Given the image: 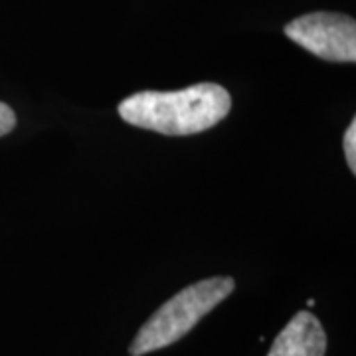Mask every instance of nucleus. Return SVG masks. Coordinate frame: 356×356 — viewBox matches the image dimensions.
<instances>
[{
	"mask_svg": "<svg viewBox=\"0 0 356 356\" xmlns=\"http://www.w3.org/2000/svg\"><path fill=\"white\" fill-rule=\"evenodd\" d=\"M236 289L232 277H210L170 297L143 325L129 346V355L143 356L180 341Z\"/></svg>",
	"mask_w": 356,
	"mask_h": 356,
	"instance_id": "obj_2",
	"label": "nucleus"
},
{
	"mask_svg": "<svg viewBox=\"0 0 356 356\" xmlns=\"http://www.w3.org/2000/svg\"><path fill=\"white\" fill-rule=\"evenodd\" d=\"M327 334L318 318L299 311L273 341L267 356H325Z\"/></svg>",
	"mask_w": 356,
	"mask_h": 356,
	"instance_id": "obj_4",
	"label": "nucleus"
},
{
	"mask_svg": "<svg viewBox=\"0 0 356 356\" xmlns=\"http://www.w3.org/2000/svg\"><path fill=\"white\" fill-rule=\"evenodd\" d=\"M285 36L327 62H356V22L350 16L313 13L285 26Z\"/></svg>",
	"mask_w": 356,
	"mask_h": 356,
	"instance_id": "obj_3",
	"label": "nucleus"
},
{
	"mask_svg": "<svg viewBox=\"0 0 356 356\" xmlns=\"http://www.w3.org/2000/svg\"><path fill=\"white\" fill-rule=\"evenodd\" d=\"M14 127H16V115L6 103L0 102V137L8 135Z\"/></svg>",
	"mask_w": 356,
	"mask_h": 356,
	"instance_id": "obj_6",
	"label": "nucleus"
},
{
	"mask_svg": "<svg viewBox=\"0 0 356 356\" xmlns=\"http://www.w3.org/2000/svg\"><path fill=\"white\" fill-rule=\"evenodd\" d=\"M229 109L232 97L218 83H196L178 91H140L119 103L125 123L172 137L212 129Z\"/></svg>",
	"mask_w": 356,
	"mask_h": 356,
	"instance_id": "obj_1",
	"label": "nucleus"
},
{
	"mask_svg": "<svg viewBox=\"0 0 356 356\" xmlns=\"http://www.w3.org/2000/svg\"><path fill=\"white\" fill-rule=\"evenodd\" d=\"M344 156L350 172H356V121H353L344 133Z\"/></svg>",
	"mask_w": 356,
	"mask_h": 356,
	"instance_id": "obj_5",
	"label": "nucleus"
}]
</instances>
